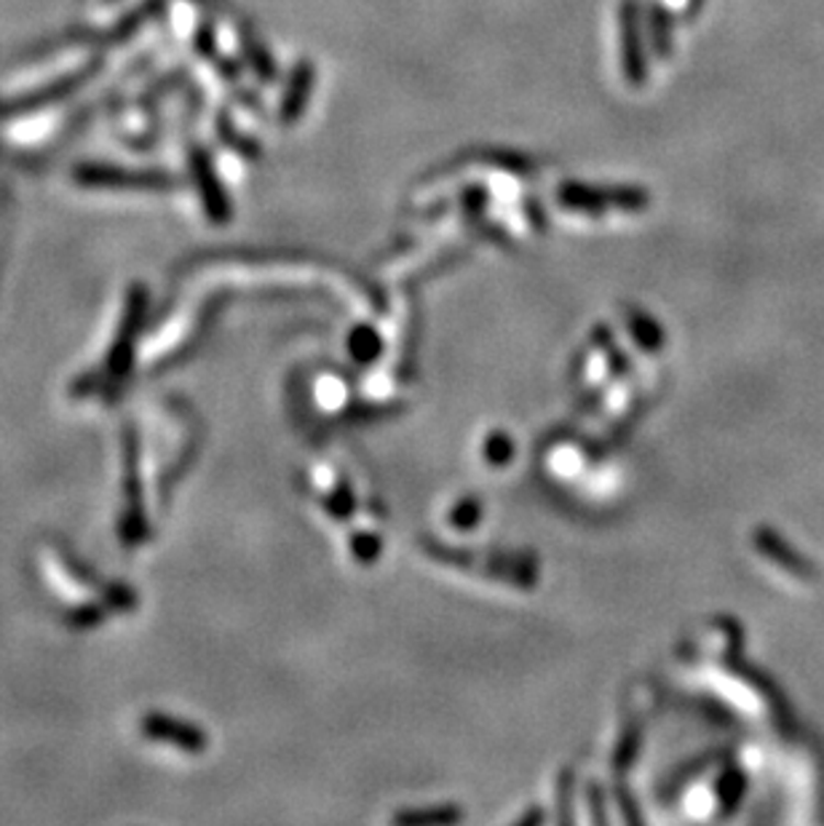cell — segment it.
Listing matches in <instances>:
<instances>
[{"label": "cell", "instance_id": "cell-1", "mask_svg": "<svg viewBox=\"0 0 824 826\" xmlns=\"http://www.w3.org/2000/svg\"><path fill=\"white\" fill-rule=\"evenodd\" d=\"M73 177L81 188L97 190H143V193H156V190H175L177 177L164 169H126V166L113 164H81L73 169Z\"/></svg>", "mask_w": 824, "mask_h": 826}, {"label": "cell", "instance_id": "cell-3", "mask_svg": "<svg viewBox=\"0 0 824 826\" xmlns=\"http://www.w3.org/2000/svg\"><path fill=\"white\" fill-rule=\"evenodd\" d=\"M188 164H190V175H193L196 188H199L201 201H204L209 220L225 222L227 217H231V203H227V196H225L223 185H220L218 180V171H214V164H212V158H209V153L204 150V147L193 145L190 147Z\"/></svg>", "mask_w": 824, "mask_h": 826}, {"label": "cell", "instance_id": "cell-5", "mask_svg": "<svg viewBox=\"0 0 824 826\" xmlns=\"http://www.w3.org/2000/svg\"><path fill=\"white\" fill-rule=\"evenodd\" d=\"M311 83H313L311 65H300L298 70L292 72V83H289V91L285 94V104H281V119H285V123H294V119L303 113V104L311 91Z\"/></svg>", "mask_w": 824, "mask_h": 826}, {"label": "cell", "instance_id": "cell-6", "mask_svg": "<svg viewBox=\"0 0 824 826\" xmlns=\"http://www.w3.org/2000/svg\"><path fill=\"white\" fill-rule=\"evenodd\" d=\"M162 5H164V0H145V3L140 5V9L129 11L124 20H121L119 24H115L113 30H110L108 41L110 43H124L129 38H134V35L140 33V27H143L145 22H151L153 16H156L158 11H162Z\"/></svg>", "mask_w": 824, "mask_h": 826}, {"label": "cell", "instance_id": "cell-2", "mask_svg": "<svg viewBox=\"0 0 824 826\" xmlns=\"http://www.w3.org/2000/svg\"><path fill=\"white\" fill-rule=\"evenodd\" d=\"M94 72H97V65L91 62V65L81 67V70L67 72V76L59 78V81L41 86V89H35V91H27V94H22L20 100L3 102V104H0V115H5V119H14V115L33 113V110L46 108V104L65 100V97L76 94L78 89H83V86L89 83V78L94 76Z\"/></svg>", "mask_w": 824, "mask_h": 826}, {"label": "cell", "instance_id": "cell-4", "mask_svg": "<svg viewBox=\"0 0 824 826\" xmlns=\"http://www.w3.org/2000/svg\"><path fill=\"white\" fill-rule=\"evenodd\" d=\"M143 730L147 738H156L162 744H171L177 749H188V751H199L204 749V733H199L196 727H190L186 723H177V719L164 717V714H151L145 717Z\"/></svg>", "mask_w": 824, "mask_h": 826}]
</instances>
